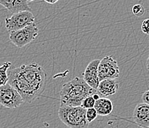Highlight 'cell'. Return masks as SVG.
<instances>
[{
  "label": "cell",
  "instance_id": "3",
  "mask_svg": "<svg viewBox=\"0 0 149 128\" xmlns=\"http://www.w3.org/2000/svg\"><path fill=\"white\" fill-rule=\"evenodd\" d=\"M85 108L81 106H60L58 116L62 122L70 128H88Z\"/></svg>",
  "mask_w": 149,
  "mask_h": 128
},
{
  "label": "cell",
  "instance_id": "15",
  "mask_svg": "<svg viewBox=\"0 0 149 128\" xmlns=\"http://www.w3.org/2000/svg\"><path fill=\"white\" fill-rule=\"evenodd\" d=\"M98 113H97V110H95V108H89V109H86V120L88 121L89 123L93 122L94 120L97 119Z\"/></svg>",
  "mask_w": 149,
  "mask_h": 128
},
{
  "label": "cell",
  "instance_id": "14",
  "mask_svg": "<svg viewBox=\"0 0 149 128\" xmlns=\"http://www.w3.org/2000/svg\"><path fill=\"white\" fill-rule=\"evenodd\" d=\"M95 101H96V100L94 98L93 95H90L89 96L86 97V98L83 100L81 106L85 108L86 110L89 109V108H94L95 104Z\"/></svg>",
  "mask_w": 149,
  "mask_h": 128
},
{
  "label": "cell",
  "instance_id": "4",
  "mask_svg": "<svg viewBox=\"0 0 149 128\" xmlns=\"http://www.w3.org/2000/svg\"><path fill=\"white\" fill-rule=\"evenodd\" d=\"M38 35V25L33 22L21 30L10 32L9 39L17 48H23L35 40Z\"/></svg>",
  "mask_w": 149,
  "mask_h": 128
},
{
  "label": "cell",
  "instance_id": "9",
  "mask_svg": "<svg viewBox=\"0 0 149 128\" xmlns=\"http://www.w3.org/2000/svg\"><path fill=\"white\" fill-rule=\"evenodd\" d=\"M133 120L136 124L143 127H149V104L140 103L134 108Z\"/></svg>",
  "mask_w": 149,
  "mask_h": 128
},
{
  "label": "cell",
  "instance_id": "16",
  "mask_svg": "<svg viewBox=\"0 0 149 128\" xmlns=\"http://www.w3.org/2000/svg\"><path fill=\"white\" fill-rule=\"evenodd\" d=\"M132 11L136 16H142L145 13V8L141 5H134L132 7Z\"/></svg>",
  "mask_w": 149,
  "mask_h": 128
},
{
  "label": "cell",
  "instance_id": "20",
  "mask_svg": "<svg viewBox=\"0 0 149 128\" xmlns=\"http://www.w3.org/2000/svg\"><path fill=\"white\" fill-rule=\"evenodd\" d=\"M146 68H147V69L149 70V56L148 57L147 61H146Z\"/></svg>",
  "mask_w": 149,
  "mask_h": 128
},
{
  "label": "cell",
  "instance_id": "21",
  "mask_svg": "<svg viewBox=\"0 0 149 128\" xmlns=\"http://www.w3.org/2000/svg\"><path fill=\"white\" fill-rule=\"evenodd\" d=\"M34 0H27V2H33Z\"/></svg>",
  "mask_w": 149,
  "mask_h": 128
},
{
  "label": "cell",
  "instance_id": "7",
  "mask_svg": "<svg viewBox=\"0 0 149 128\" xmlns=\"http://www.w3.org/2000/svg\"><path fill=\"white\" fill-rule=\"evenodd\" d=\"M120 76V68L117 61L111 56H107L100 61L98 66L99 80L117 79Z\"/></svg>",
  "mask_w": 149,
  "mask_h": 128
},
{
  "label": "cell",
  "instance_id": "1",
  "mask_svg": "<svg viewBox=\"0 0 149 128\" xmlns=\"http://www.w3.org/2000/svg\"><path fill=\"white\" fill-rule=\"evenodd\" d=\"M8 73V83L25 102L32 103L45 91L47 75L44 68L35 62L10 69Z\"/></svg>",
  "mask_w": 149,
  "mask_h": 128
},
{
  "label": "cell",
  "instance_id": "8",
  "mask_svg": "<svg viewBox=\"0 0 149 128\" xmlns=\"http://www.w3.org/2000/svg\"><path fill=\"white\" fill-rule=\"evenodd\" d=\"M100 59H95L89 63L83 73V79L92 88L97 90L100 83L98 77V66Z\"/></svg>",
  "mask_w": 149,
  "mask_h": 128
},
{
  "label": "cell",
  "instance_id": "2",
  "mask_svg": "<svg viewBox=\"0 0 149 128\" xmlns=\"http://www.w3.org/2000/svg\"><path fill=\"white\" fill-rule=\"evenodd\" d=\"M97 93L91 87L83 78L75 77L63 84L60 91L61 106H81L86 97Z\"/></svg>",
  "mask_w": 149,
  "mask_h": 128
},
{
  "label": "cell",
  "instance_id": "18",
  "mask_svg": "<svg viewBox=\"0 0 149 128\" xmlns=\"http://www.w3.org/2000/svg\"><path fill=\"white\" fill-rule=\"evenodd\" d=\"M142 101L144 103L149 104V90L146 91L142 96Z\"/></svg>",
  "mask_w": 149,
  "mask_h": 128
},
{
  "label": "cell",
  "instance_id": "19",
  "mask_svg": "<svg viewBox=\"0 0 149 128\" xmlns=\"http://www.w3.org/2000/svg\"><path fill=\"white\" fill-rule=\"evenodd\" d=\"M45 2H47V3L51 4V5H53V4H56V2H58L59 0H44Z\"/></svg>",
  "mask_w": 149,
  "mask_h": 128
},
{
  "label": "cell",
  "instance_id": "22",
  "mask_svg": "<svg viewBox=\"0 0 149 128\" xmlns=\"http://www.w3.org/2000/svg\"><path fill=\"white\" fill-rule=\"evenodd\" d=\"M148 128H149V127H148Z\"/></svg>",
  "mask_w": 149,
  "mask_h": 128
},
{
  "label": "cell",
  "instance_id": "5",
  "mask_svg": "<svg viewBox=\"0 0 149 128\" xmlns=\"http://www.w3.org/2000/svg\"><path fill=\"white\" fill-rule=\"evenodd\" d=\"M33 22H35V17L32 11H20L6 17L5 27L10 33L24 28Z\"/></svg>",
  "mask_w": 149,
  "mask_h": 128
},
{
  "label": "cell",
  "instance_id": "6",
  "mask_svg": "<svg viewBox=\"0 0 149 128\" xmlns=\"http://www.w3.org/2000/svg\"><path fill=\"white\" fill-rule=\"evenodd\" d=\"M19 92L9 83L0 87V104L6 108H16L24 103Z\"/></svg>",
  "mask_w": 149,
  "mask_h": 128
},
{
  "label": "cell",
  "instance_id": "13",
  "mask_svg": "<svg viewBox=\"0 0 149 128\" xmlns=\"http://www.w3.org/2000/svg\"><path fill=\"white\" fill-rule=\"evenodd\" d=\"M11 66V62H5L0 64V87L8 83V69Z\"/></svg>",
  "mask_w": 149,
  "mask_h": 128
},
{
  "label": "cell",
  "instance_id": "11",
  "mask_svg": "<svg viewBox=\"0 0 149 128\" xmlns=\"http://www.w3.org/2000/svg\"><path fill=\"white\" fill-rule=\"evenodd\" d=\"M0 5L12 13L24 11H32L27 0H0Z\"/></svg>",
  "mask_w": 149,
  "mask_h": 128
},
{
  "label": "cell",
  "instance_id": "12",
  "mask_svg": "<svg viewBox=\"0 0 149 128\" xmlns=\"http://www.w3.org/2000/svg\"><path fill=\"white\" fill-rule=\"evenodd\" d=\"M94 108L97 110L99 115L106 116L111 114L112 112L113 104L111 100L106 97H103V98H100L95 101Z\"/></svg>",
  "mask_w": 149,
  "mask_h": 128
},
{
  "label": "cell",
  "instance_id": "10",
  "mask_svg": "<svg viewBox=\"0 0 149 128\" xmlns=\"http://www.w3.org/2000/svg\"><path fill=\"white\" fill-rule=\"evenodd\" d=\"M119 90V84L116 79H106L100 81L97 90L100 95L107 97L115 94Z\"/></svg>",
  "mask_w": 149,
  "mask_h": 128
},
{
  "label": "cell",
  "instance_id": "17",
  "mask_svg": "<svg viewBox=\"0 0 149 128\" xmlns=\"http://www.w3.org/2000/svg\"><path fill=\"white\" fill-rule=\"evenodd\" d=\"M141 30L145 34H149V19H145L142 23Z\"/></svg>",
  "mask_w": 149,
  "mask_h": 128
}]
</instances>
